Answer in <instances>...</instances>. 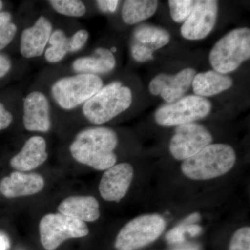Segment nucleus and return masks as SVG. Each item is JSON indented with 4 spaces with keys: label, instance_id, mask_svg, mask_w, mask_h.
Instances as JSON below:
<instances>
[{
    "label": "nucleus",
    "instance_id": "obj_18",
    "mask_svg": "<svg viewBox=\"0 0 250 250\" xmlns=\"http://www.w3.org/2000/svg\"><path fill=\"white\" fill-rule=\"evenodd\" d=\"M116 66V59L111 49L100 47L93 54L75 59L71 67L75 73L100 75L113 71Z\"/></svg>",
    "mask_w": 250,
    "mask_h": 250
},
{
    "label": "nucleus",
    "instance_id": "obj_5",
    "mask_svg": "<svg viewBox=\"0 0 250 250\" xmlns=\"http://www.w3.org/2000/svg\"><path fill=\"white\" fill-rule=\"evenodd\" d=\"M250 58V30L248 27L233 29L215 42L208 55L213 70L228 75L236 71Z\"/></svg>",
    "mask_w": 250,
    "mask_h": 250
},
{
    "label": "nucleus",
    "instance_id": "obj_29",
    "mask_svg": "<svg viewBox=\"0 0 250 250\" xmlns=\"http://www.w3.org/2000/svg\"><path fill=\"white\" fill-rule=\"evenodd\" d=\"M121 1L118 0H98L95 1L98 9L104 14H114Z\"/></svg>",
    "mask_w": 250,
    "mask_h": 250
},
{
    "label": "nucleus",
    "instance_id": "obj_20",
    "mask_svg": "<svg viewBox=\"0 0 250 250\" xmlns=\"http://www.w3.org/2000/svg\"><path fill=\"white\" fill-rule=\"evenodd\" d=\"M232 85L231 77L215 70L197 73L192 83L195 95L205 98L223 93L229 89Z\"/></svg>",
    "mask_w": 250,
    "mask_h": 250
},
{
    "label": "nucleus",
    "instance_id": "obj_14",
    "mask_svg": "<svg viewBox=\"0 0 250 250\" xmlns=\"http://www.w3.org/2000/svg\"><path fill=\"white\" fill-rule=\"evenodd\" d=\"M53 30V24L45 16H39L32 25L23 29L20 39V52L23 58L43 55Z\"/></svg>",
    "mask_w": 250,
    "mask_h": 250
},
{
    "label": "nucleus",
    "instance_id": "obj_26",
    "mask_svg": "<svg viewBox=\"0 0 250 250\" xmlns=\"http://www.w3.org/2000/svg\"><path fill=\"white\" fill-rule=\"evenodd\" d=\"M197 1L193 0H170L168 1L171 18L174 22L184 23L195 7Z\"/></svg>",
    "mask_w": 250,
    "mask_h": 250
},
{
    "label": "nucleus",
    "instance_id": "obj_10",
    "mask_svg": "<svg viewBox=\"0 0 250 250\" xmlns=\"http://www.w3.org/2000/svg\"><path fill=\"white\" fill-rule=\"evenodd\" d=\"M168 31L152 24H141L133 31L130 40V52L138 62H146L154 59L156 51L170 42Z\"/></svg>",
    "mask_w": 250,
    "mask_h": 250
},
{
    "label": "nucleus",
    "instance_id": "obj_16",
    "mask_svg": "<svg viewBox=\"0 0 250 250\" xmlns=\"http://www.w3.org/2000/svg\"><path fill=\"white\" fill-rule=\"evenodd\" d=\"M44 187L45 180L41 174L15 171L1 181L0 192L7 198H16L35 195Z\"/></svg>",
    "mask_w": 250,
    "mask_h": 250
},
{
    "label": "nucleus",
    "instance_id": "obj_25",
    "mask_svg": "<svg viewBox=\"0 0 250 250\" xmlns=\"http://www.w3.org/2000/svg\"><path fill=\"white\" fill-rule=\"evenodd\" d=\"M18 27L13 21L12 15L7 11L0 12V51L6 48L14 41Z\"/></svg>",
    "mask_w": 250,
    "mask_h": 250
},
{
    "label": "nucleus",
    "instance_id": "obj_4",
    "mask_svg": "<svg viewBox=\"0 0 250 250\" xmlns=\"http://www.w3.org/2000/svg\"><path fill=\"white\" fill-rule=\"evenodd\" d=\"M103 85L98 75L75 73L56 80L50 87L51 97L61 109L73 111L83 106Z\"/></svg>",
    "mask_w": 250,
    "mask_h": 250
},
{
    "label": "nucleus",
    "instance_id": "obj_19",
    "mask_svg": "<svg viewBox=\"0 0 250 250\" xmlns=\"http://www.w3.org/2000/svg\"><path fill=\"white\" fill-rule=\"evenodd\" d=\"M59 213L83 223L96 221L100 216L99 202L93 196H71L61 202Z\"/></svg>",
    "mask_w": 250,
    "mask_h": 250
},
{
    "label": "nucleus",
    "instance_id": "obj_21",
    "mask_svg": "<svg viewBox=\"0 0 250 250\" xmlns=\"http://www.w3.org/2000/svg\"><path fill=\"white\" fill-rule=\"evenodd\" d=\"M158 6L156 0H126L122 6V19L128 25L139 24L152 17Z\"/></svg>",
    "mask_w": 250,
    "mask_h": 250
},
{
    "label": "nucleus",
    "instance_id": "obj_3",
    "mask_svg": "<svg viewBox=\"0 0 250 250\" xmlns=\"http://www.w3.org/2000/svg\"><path fill=\"white\" fill-rule=\"evenodd\" d=\"M236 161V152L231 146L211 143L197 154L184 160L181 168L188 178L208 180L220 177L231 170Z\"/></svg>",
    "mask_w": 250,
    "mask_h": 250
},
{
    "label": "nucleus",
    "instance_id": "obj_30",
    "mask_svg": "<svg viewBox=\"0 0 250 250\" xmlns=\"http://www.w3.org/2000/svg\"><path fill=\"white\" fill-rule=\"evenodd\" d=\"M14 121V116L6 107L4 104L0 102V131L9 127Z\"/></svg>",
    "mask_w": 250,
    "mask_h": 250
},
{
    "label": "nucleus",
    "instance_id": "obj_15",
    "mask_svg": "<svg viewBox=\"0 0 250 250\" xmlns=\"http://www.w3.org/2000/svg\"><path fill=\"white\" fill-rule=\"evenodd\" d=\"M134 177V168L128 163H121L105 170L100 180V195L108 202H119L129 190Z\"/></svg>",
    "mask_w": 250,
    "mask_h": 250
},
{
    "label": "nucleus",
    "instance_id": "obj_9",
    "mask_svg": "<svg viewBox=\"0 0 250 250\" xmlns=\"http://www.w3.org/2000/svg\"><path fill=\"white\" fill-rule=\"evenodd\" d=\"M213 136L202 125L192 123L176 126L169 145L174 159L184 161L211 144Z\"/></svg>",
    "mask_w": 250,
    "mask_h": 250
},
{
    "label": "nucleus",
    "instance_id": "obj_23",
    "mask_svg": "<svg viewBox=\"0 0 250 250\" xmlns=\"http://www.w3.org/2000/svg\"><path fill=\"white\" fill-rule=\"evenodd\" d=\"M200 219V213H194L188 216L180 225L174 227L166 234V239L169 243H182L185 239L186 233L191 236H196L201 233L202 229L194 223Z\"/></svg>",
    "mask_w": 250,
    "mask_h": 250
},
{
    "label": "nucleus",
    "instance_id": "obj_27",
    "mask_svg": "<svg viewBox=\"0 0 250 250\" xmlns=\"http://www.w3.org/2000/svg\"><path fill=\"white\" fill-rule=\"evenodd\" d=\"M229 250H250V227L237 230L231 238Z\"/></svg>",
    "mask_w": 250,
    "mask_h": 250
},
{
    "label": "nucleus",
    "instance_id": "obj_31",
    "mask_svg": "<svg viewBox=\"0 0 250 250\" xmlns=\"http://www.w3.org/2000/svg\"><path fill=\"white\" fill-rule=\"evenodd\" d=\"M12 68V62L7 55L0 53V80L6 77Z\"/></svg>",
    "mask_w": 250,
    "mask_h": 250
},
{
    "label": "nucleus",
    "instance_id": "obj_12",
    "mask_svg": "<svg viewBox=\"0 0 250 250\" xmlns=\"http://www.w3.org/2000/svg\"><path fill=\"white\" fill-rule=\"evenodd\" d=\"M22 122L26 130L47 133L52 128L51 104L41 90H33L24 97L22 103Z\"/></svg>",
    "mask_w": 250,
    "mask_h": 250
},
{
    "label": "nucleus",
    "instance_id": "obj_13",
    "mask_svg": "<svg viewBox=\"0 0 250 250\" xmlns=\"http://www.w3.org/2000/svg\"><path fill=\"white\" fill-rule=\"evenodd\" d=\"M196 74L192 67L184 68L174 75L159 74L149 83V92L156 96L160 95L167 104L175 103L187 93Z\"/></svg>",
    "mask_w": 250,
    "mask_h": 250
},
{
    "label": "nucleus",
    "instance_id": "obj_6",
    "mask_svg": "<svg viewBox=\"0 0 250 250\" xmlns=\"http://www.w3.org/2000/svg\"><path fill=\"white\" fill-rule=\"evenodd\" d=\"M211 109V103L208 99L195 95H187L175 103L160 106L154 113V119L161 126H180L206 118Z\"/></svg>",
    "mask_w": 250,
    "mask_h": 250
},
{
    "label": "nucleus",
    "instance_id": "obj_24",
    "mask_svg": "<svg viewBox=\"0 0 250 250\" xmlns=\"http://www.w3.org/2000/svg\"><path fill=\"white\" fill-rule=\"evenodd\" d=\"M48 4L56 13L65 17L79 18L86 14V6L80 0H49Z\"/></svg>",
    "mask_w": 250,
    "mask_h": 250
},
{
    "label": "nucleus",
    "instance_id": "obj_33",
    "mask_svg": "<svg viewBox=\"0 0 250 250\" xmlns=\"http://www.w3.org/2000/svg\"><path fill=\"white\" fill-rule=\"evenodd\" d=\"M3 6H4V3H3L2 1L0 0V12L2 11Z\"/></svg>",
    "mask_w": 250,
    "mask_h": 250
},
{
    "label": "nucleus",
    "instance_id": "obj_28",
    "mask_svg": "<svg viewBox=\"0 0 250 250\" xmlns=\"http://www.w3.org/2000/svg\"><path fill=\"white\" fill-rule=\"evenodd\" d=\"M89 33L85 29H79L70 36V52L75 53L84 47L89 39Z\"/></svg>",
    "mask_w": 250,
    "mask_h": 250
},
{
    "label": "nucleus",
    "instance_id": "obj_8",
    "mask_svg": "<svg viewBox=\"0 0 250 250\" xmlns=\"http://www.w3.org/2000/svg\"><path fill=\"white\" fill-rule=\"evenodd\" d=\"M41 244L45 250H55L63 242L88 236L86 224L62 213H49L39 223Z\"/></svg>",
    "mask_w": 250,
    "mask_h": 250
},
{
    "label": "nucleus",
    "instance_id": "obj_2",
    "mask_svg": "<svg viewBox=\"0 0 250 250\" xmlns=\"http://www.w3.org/2000/svg\"><path fill=\"white\" fill-rule=\"evenodd\" d=\"M132 91L119 81L104 85L98 93L82 106V113L91 124L102 125L129 109Z\"/></svg>",
    "mask_w": 250,
    "mask_h": 250
},
{
    "label": "nucleus",
    "instance_id": "obj_22",
    "mask_svg": "<svg viewBox=\"0 0 250 250\" xmlns=\"http://www.w3.org/2000/svg\"><path fill=\"white\" fill-rule=\"evenodd\" d=\"M70 53V36L62 29H54L43 54L46 62L50 64L59 63Z\"/></svg>",
    "mask_w": 250,
    "mask_h": 250
},
{
    "label": "nucleus",
    "instance_id": "obj_32",
    "mask_svg": "<svg viewBox=\"0 0 250 250\" xmlns=\"http://www.w3.org/2000/svg\"><path fill=\"white\" fill-rule=\"evenodd\" d=\"M11 241L6 233L0 231V250H9Z\"/></svg>",
    "mask_w": 250,
    "mask_h": 250
},
{
    "label": "nucleus",
    "instance_id": "obj_17",
    "mask_svg": "<svg viewBox=\"0 0 250 250\" xmlns=\"http://www.w3.org/2000/svg\"><path fill=\"white\" fill-rule=\"evenodd\" d=\"M47 142L41 136H34L24 143L22 149L10 161L13 168L21 172H29L47 161Z\"/></svg>",
    "mask_w": 250,
    "mask_h": 250
},
{
    "label": "nucleus",
    "instance_id": "obj_1",
    "mask_svg": "<svg viewBox=\"0 0 250 250\" xmlns=\"http://www.w3.org/2000/svg\"><path fill=\"white\" fill-rule=\"evenodd\" d=\"M118 144L116 131L97 126L80 131L70 146L72 157L95 170H106L116 164L115 153Z\"/></svg>",
    "mask_w": 250,
    "mask_h": 250
},
{
    "label": "nucleus",
    "instance_id": "obj_11",
    "mask_svg": "<svg viewBox=\"0 0 250 250\" xmlns=\"http://www.w3.org/2000/svg\"><path fill=\"white\" fill-rule=\"evenodd\" d=\"M218 16V1H197L191 14L181 27V35L188 41L203 40L213 31Z\"/></svg>",
    "mask_w": 250,
    "mask_h": 250
},
{
    "label": "nucleus",
    "instance_id": "obj_7",
    "mask_svg": "<svg viewBox=\"0 0 250 250\" xmlns=\"http://www.w3.org/2000/svg\"><path fill=\"white\" fill-rule=\"evenodd\" d=\"M159 214H146L130 220L121 229L115 242L117 250H136L155 241L166 229Z\"/></svg>",
    "mask_w": 250,
    "mask_h": 250
}]
</instances>
